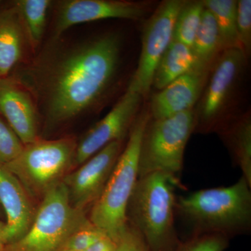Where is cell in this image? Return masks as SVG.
Returning a JSON list of instances; mask_svg holds the SVG:
<instances>
[{"label":"cell","mask_w":251,"mask_h":251,"mask_svg":"<svg viewBox=\"0 0 251 251\" xmlns=\"http://www.w3.org/2000/svg\"><path fill=\"white\" fill-rule=\"evenodd\" d=\"M228 244V238L221 234H197L180 242L173 251H224Z\"/></svg>","instance_id":"cell-23"},{"label":"cell","mask_w":251,"mask_h":251,"mask_svg":"<svg viewBox=\"0 0 251 251\" xmlns=\"http://www.w3.org/2000/svg\"><path fill=\"white\" fill-rule=\"evenodd\" d=\"M116 243V251H149L139 232L128 224Z\"/></svg>","instance_id":"cell-27"},{"label":"cell","mask_w":251,"mask_h":251,"mask_svg":"<svg viewBox=\"0 0 251 251\" xmlns=\"http://www.w3.org/2000/svg\"><path fill=\"white\" fill-rule=\"evenodd\" d=\"M5 224L0 221V251H4L6 246V239H5Z\"/></svg>","instance_id":"cell-29"},{"label":"cell","mask_w":251,"mask_h":251,"mask_svg":"<svg viewBox=\"0 0 251 251\" xmlns=\"http://www.w3.org/2000/svg\"><path fill=\"white\" fill-rule=\"evenodd\" d=\"M60 251H72L67 250V249H62V250H61Z\"/></svg>","instance_id":"cell-30"},{"label":"cell","mask_w":251,"mask_h":251,"mask_svg":"<svg viewBox=\"0 0 251 251\" xmlns=\"http://www.w3.org/2000/svg\"><path fill=\"white\" fill-rule=\"evenodd\" d=\"M204 8L203 1H186L175 21L174 40L191 48L201 24Z\"/></svg>","instance_id":"cell-22"},{"label":"cell","mask_w":251,"mask_h":251,"mask_svg":"<svg viewBox=\"0 0 251 251\" xmlns=\"http://www.w3.org/2000/svg\"><path fill=\"white\" fill-rule=\"evenodd\" d=\"M104 235L106 234L96 227L89 220L71 235L62 249L72 251H86Z\"/></svg>","instance_id":"cell-26"},{"label":"cell","mask_w":251,"mask_h":251,"mask_svg":"<svg viewBox=\"0 0 251 251\" xmlns=\"http://www.w3.org/2000/svg\"><path fill=\"white\" fill-rule=\"evenodd\" d=\"M0 205L6 216V245L23 237L31 227L36 211L19 180L0 165Z\"/></svg>","instance_id":"cell-15"},{"label":"cell","mask_w":251,"mask_h":251,"mask_svg":"<svg viewBox=\"0 0 251 251\" xmlns=\"http://www.w3.org/2000/svg\"><path fill=\"white\" fill-rule=\"evenodd\" d=\"M237 29L241 50L249 58L251 50V1H237Z\"/></svg>","instance_id":"cell-25"},{"label":"cell","mask_w":251,"mask_h":251,"mask_svg":"<svg viewBox=\"0 0 251 251\" xmlns=\"http://www.w3.org/2000/svg\"><path fill=\"white\" fill-rule=\"evenodd\" d=\"M0 115L23 145L40 138V117L35 100L12 75L0 79Z\"/></svg>","instance_id":"cell-13"},{"label":"cell","mask_w":251,"mask_h":251,"mask_svg":"<svg viewBox=\"0 0 251 251\" xmlns=\"http://www.w3.org/2000/svg\"><path fill=\"white\" fill-rule=\"evenodd\" d=\"M148 4L126 0H63L54 6L51 37H59L82 23L109 18L138 21L150 11Z\"/></svg>","instance_id":"cell-10"},{"label":"cell","mask_w":251,"mask_h":251,"mask_svg":"<svg viewBox=\"0 0 251 251\" xmlns=\"http://www.w3.org/2000/svg\"><path fill=\"white\" fill-rule=\"evenodd\" d=\"M24 148L21 140L4 119L0 116V165L12 161Z\"/></svg>","instance_id":"cell-24"},{"label":"cell","mask_w":251,"mask_h":251,"mask_svg":"<svg viewBox=\"0 0 251 251\" xmlns=\"http://www.w3.org/2000/svg\"><path fill=\"white\" fill-rule=\"evenodd\" d=\"M203 3L215 18L223 51L230 49L241 50L237 29V1L205 0Z\"/></svg>","instance_id":"cell-21"},{"label":"cell","mask_w":251,"mask_h":251,"mask_svg":"<svg viewBox=\"0 0 251 251\" xmlns=\"http://www.w3.org/2000/svg\"><path fill=\"white\" fill-rule=\"evenodd\" d=\"M180 181L163 173L138 177L127 206V223L149 251H173L180 241L175 227V188Z\"/></svg>","instance_id":"cell-3"},{"label":"cell","mask_w":251,"mask_h":251,"mask_svg":"<svg viewBox=\"0 0 251 251\" xmlns=\"http://www.w3.org/2000/svg\"><path fill=\"white\" fill-rule=\"evenodd\" d=\"M1 215V206H0V216Z\"/></svg>","instance_id":"cell-31"},{"label":"cell","mask_w":251,"mask_h":251,"mask_svg":"<svg viewBox=\"0 0 251 251\" xmlns=\"http://www.w3.org/2000/svg\"><path fill=\"white\" fill-rule=\"evenodd\" d=\"M186 1L166 0L160 3L144 26L138 67L127 91L145 97L152 85L153 74L166 49L173 40L175 21Z\"/></svg>","instance_id":"cell-8"},{"label":"cell","mask_w":251,"mask_h":251,"mask_svg":"<svg viewBox=\"0 0 251 251\" xmlns=\"http://www.w3.org/2000/svg\"><path fill=\"white\" fill-rule=\"evenodd\" d=\"M221 135L227 144L242 176L251 186V120L245 115L228 126L222 127Z\"/></svg>","instance_id":"cell-18"},{"label":"cell","mask_w":251,"mask_h":251,"mask_svg":"<svg viewBox=\"0 0 251 251\" xmlns=\"http://www.w3.org/2000/svg\"><path fill=\"white\" fill-rule=\"evenodd\" d=\"M116 248L117 243L108 236L104 235L86 251H116Z\"/></svg>","instance_id":"cell-28"},{"label":"cell","mask_w":251,"mask_h":251,"mask_svg":"<svg viewBox=\"0 0 251 251\" xmlns=\"http://www.w3.org/2000/svg\"><path fill=\"white\" fill-rule=\"evenodd\" d=\"M196 125L193 109L168 118H150L140 144L138 177L163 173L179 181L185 149Z\"/></svg>","instance_id":"cell-6"},{"label":"cell","mask_w":251,"mask_h":251,"mask_svg":"<svg viewBox=\"0 0 251 251\" xmlns=\"http://www.w3.org/2000/svg\"><path fill=\"white\" fill-rule=\"evenodd\" d=\"M88 221L85 211L72 205L62 181L43 196L27 233L7 244L4 251H60L71 235Z\"/></svg>","instance_id":"cell-7"},{"label":"cell","mask_w":251,"mask_h":251,"mask_svg":"<svg viewBox=\"0 0 251 251\" xmlns=\"http://www.w3.org/2000/svg\"><path fill=\"white\" fill-rule=\"evenodd\" d=\"M123 143L124 140L112 142L64 176L62 182L75 209L85 211L100 197L123 150Z\"/></svg>","instance_id":"cell-11"},{"label":"cell","mask_w":251,"mask_h":251,"mask_svg":"<svg viewBox=\"0 0 251 251\" xmlns=\"http://www.w3.org/2000/svg\"><path fill=\"white\" fill-rule=\"evenodd\" d=\"M29 51L25 31L12 4L0 11V79L9 77L15 68L27 62Z\"/></svg>","instance_id":"cell-16"},{"label":"cell","mask_w":251,"mask_h":251,"mask_svg":"<svg viewBox=\"0 0 251 251\" xmlns=\"http://www.w3.org/2000/svg\"><path fill=\"white\" fill-rule=\"evenodd\" d=\"M122 41L114 32L75 40L50 37L12 75L35 100L46 129L94 111L108 97L121 64Z\"/></svg>","instance_id":"cell-1"},{"label":"cell","mask_w":251,"mask_h":251,"mask_svg":"<svg viewBox=\"0 0 251 251\" xmlns=\"http://www.w3.org/2000/svg\"><path fill=\"white\" fill-rule=\"evenodd\" d=\"M150 118L149 109L138 113L103 192L91 208V223L115 242L128 224L127 206L138 179L140 144Z\"/></svg>","instance_id":"cell-4"},{"label":"cell","mask_w":251,"mask_h":251,"mask_svg":"<svg viewBox=\"0 0 251 251\" xmlns=\"http://www.w3.org/2000/svg\"><path fill=\"white\" fill-rule=\"evenodd\" d=\"M25 31L31 54L40 49L46 27L50 0H17L13 1Z\"/></svg>","instance_id":"cell-19"},{"label":"cell","mask_w":251,"mask_h":251,"mask_svg":"<svg viewBox=\"0 0 251 251\" xmlns=\"http://www.w3.org/2000/svg\"><path fill=\"white\" fill-rule=\"evenodd\" d=\"M76 140L39 138L24 145L22 151L5 168L16 176L28 194L41 197L62 182L75 165Z\"/></svg>","instance_id":"cell-5"},{"label":"cell","mask_w":251,"mask_h":251,"mask_svg":"<svg viewBox=\"0 0 251 251\" xmlns=\"http://www.w3.org/2000/svg\"><path fill=\"white\" fill-rule=\"evenodd\" d=\"M142 99L140 94L126 91L112 110L77 142L75 166H80L112 142L125 140L139 113Z\"/></svg>","instance_id":"cell-12"},{"label":"cell","mask_w":251,"mask_h":251,"mask_svg":"<svg viewBox=\"0 0 251 251\" xmlns=\"http://www.w3.org/2000/svg\"><path fill=\"white\" fill-rule=\"evenodd\" d=\"M209 73L195 68L153 94L149 108L151 118L161 120L192 110L202 96Z\"/></svg>","instance_id":"cell-14"},{"label":"cell","mask_w":251,"mask_h":251,"mask_svg":"<svg viewBox=\"0 0 251 251\" xmlns=\"http://www.w3.org/2000/svg\"><path fill=\"white\" fill-rule=\"evenodd\" d=\"M251 185L242 176L227 187L200 190L176 201L175 215L191 235L219 234L227 238L249 233L251 228Z\"/></svg>","instance_id":"cell-2"},{"label":"cell","mask_w":251,"mask_h":251,"mask_svg":"<svg viewBox=\"0 0 251 251\" xmlns=\"http://www.w3.org/2000/svg\"><path fill=\"white\" fill-rule=\"evenodd\" d=\"M247 57L239 49L225 50L212 66L210 78L200 99L196 112V130L219 129L221 120L232 98Z\"/></svg>","instance_id":"cell-9"},{"label":"cell","mask_w":251,"mask_h":251,"mask_svg":"<svg viewBox=\"0 0 251 251\" xmlns=\"http://www.w3.org/2000/svg\"><path fill=\"white\" fill-rule=\"evenodd\" d=\"M195 68L199 67L191 48L173 39L157 65L151 87L163 90Z\"/></svg>","instance_id":"cell-17"},{"label":"cell","mask_w":251,"mask_h":251,"mask_svg":"<svg viewBox=\"0 0 251 251\" xmlns=\"http://www.w3.org/2000/svg\"><path fill=\"white\" fill-rule=\"evenodd\" d=\"M198 61V67L211 70L221 52V39L215 18L206 8L191 46Z\"/></svg>","instance_id":"cell-20"}]
</instances>
